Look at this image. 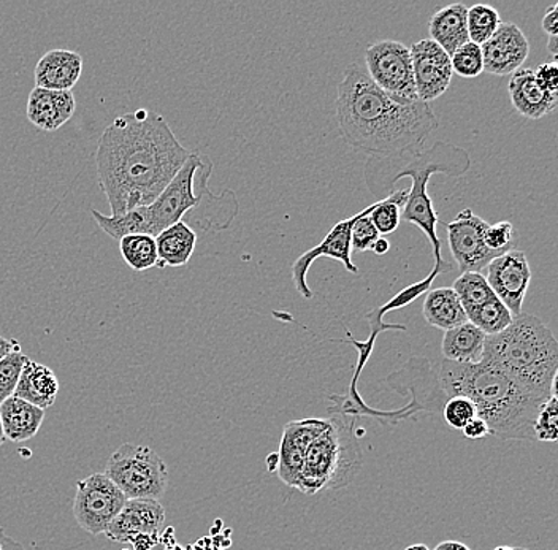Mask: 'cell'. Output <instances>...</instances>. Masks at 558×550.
<instances>
[{
	"instance_id": "34",
	"label": "cell",
	"mask_w": 558,
	"mask_h": 550,
	"mask_svg": "<svg viewBox=\"0 0 558 550\" xmlns=\"http://www.w3.org/2000/svg\"><path fill=\"white\" fill-rule=\"evenodd\" d=\"M452 72L462 78H476L484 72L483 51L480 45L466 41L451 56Z\"/></svg>"
},
{
	"instance_id": "14",
	"label": "cell",
	"mask_w": 558,
	"mask_h": 550,
	"mask_svg": "<svg viewBox=\"0 0 558 550\" xmlns=\"http://www.w3.org/2000/svg\"><path fill=\"white\" fill-rule=\"evenodd\" d=\"M410 51L417 99L424 103L434 102L451 86V56L430 38L416 41Z\"/></svg>"
},
{
	"instance_id": "45",
	"label": "cell",
	"mask_w": 558,
	"mask_h": 550,
	"mask_svg": "<svg viewBox=\"0 0 558 550\" xmlns=\"http://www.w3.org/2000/svg\"><path fill=\"white\" fill-rule=\"evenodd\" d=\"M389 240H387L386 236H379V239L376 240L375 243H373L372 249L369 250H373V253H375L376 256H384V254L389 253Z\"/></svg>"
},
{
	"instance_id": "52",
	"label": "cell",
	"mask_w": 558,
	"mask_h": 550,
	"mask_svg": "<svg viewBox=\"0 0 558 550\" xmlns=\"http://www.w3.org/2000/svg\"><path fill=\"white\" fill-rule=\"evenodd\" d=\"M494 550H521L512 548V546H500V548H495Z\"/></svg>"
},
{
	"instance_id": "21",
	"label": "cell",
	"mask_w": 558,
	"mask_h": 550,
	"mask_svg": "<svg viewBox=\"0 0 558 550\" xmlns=\"http://www.w3.org/2000/svg\"><path fill=\"white\" fill-rule=\"evenodd\" d=\"M508 90L512 107L526 120H541L558 106V94L544 93L536 85L533 69H519L512 73Z\"/></svg>"
},
{
	"instance_id": "33",
	"label": "cell",
	"mask_w": 558,
	"mask_h": 550,
	"mask_svg": "<svg viewBox=\"0 0 558 550\" xmlns=\"http://www.w3.org/2000/svg\"><path fill=\"white\" fill-rule=\"evenodd\" d=\"M500 13L497 9L486 3H477L471 7L466 13V27H469L470 41L483 47L484 44L497 33L500 24Z\"/></svg>"
},
{
	"instance_id": "48",
	"label": "cell",
	"mask_w": 558,
	"mask_h": 550,
	"mask_svg": "<svg viewBox=\"0 0 558 550\" xmlns=\"http://www.w3.org/2000/svg\"><path fill=\"white\" fill-rule=\"evenodd\" d=\"M558 37H549L547 40V51H549L550 56H553V61L557 62V51H558Z\"/></svg>"
},
{
	"instance_id": "39",
	"label": "cell",
	"mask_w": 558,
	"mask_h": 550,
	"mask_svg": "<svg viewBox=\"0 0 558 550\" xmlns=\"http://www.w3.org/2000/svg\"><path fill=\"white\" fill-rule=\"evenodd\" d=\"M484 243L488 249L508 253L515 245L514 225L509 221L497 222L494 225L488 224L484 231Z\"/></svg>"
},
{
	"instance_id": "53",
	"label": "cell",
	"mask_w": 558,
	"mask_h": 550,
	"mask_svg": "<svg viewBox=\"0 0 558 550\" xmlns=\"http://www.w3.org/2000/svg\"><path fill=\"white\" fill-rule=\"evenodd\" d=\"M122 550H131V549H122Z\"/></svg>"
},
{
	"instance_id": "24",
	"label": "cell",
	"mask_w": 558,
	"mask_h": 550,
	"mask_svg": "<svg viewBox=\"0 0 558 550\" xmlns=\"http://www.w3.org/2000/svg\"><path fill=\"white\" fill-rule=\"evenodd\" d=\"M45 411L13 395L0 403V423L5 440L24 443L33 440L44 424Z\"/></svg>"
},
{
	"instance_id": "30",
	"label": "cell",
	"mask_w": 558,
	"mask_h": 550,
	"mask_svg": "<svg viewBox=\"0 0 558 550\" xmlns=\"http://www.w3.org/2000/svg\"><path fill=\"white\" fill-rule=\"evenodd\" d=\"M466 319L474 327H477L484 335L494 337L504 332L506 327L511 326L514 316L511 315L504 303L494 297L484 305L466 311Z\"/></svg>"
},
{
	"instance_id": "26",
	"label": "cell",
	"mask_w": 558,
	"mask_h": 550,
	"mask_svg": "<svg viewBox=\"0 0 558 550\" xmlns=\"http://www.w3.org/2000/svg\"><path fill=\"white\" fill-rule=\"evenodd\" d=\"M155 239L160 268L186 266L197 246V232L183 221L170 225Z\"/></svg>"
},
{
	"instance_id": "32",
	"label": "cell",
	"mask_w": 558,
	"mask_h": 550,
	"mask_svg": "<svg viewBox=\"0 0 558 550\" xmlns=\"http://www.w3.org/2000/svg\"><path fill=\"white\" fill-rule=\"evenodd\" d=\"M452 289L460 303H462L465 313L484 305V303L495 297L486 277L483 273H473V271L460 274Z\"/></svg>"
},
{
	"instance_id": "9",
	"label": "cell",
	"mask_w": 558,
	"mask_h": 550,
	"mask_svg": "<svg viewBox=\"0 0 558 550\" xmlns=\"http://www.w3.org/2000/svg\"><path fill=\"white\" fill-rule=\"evenodd\" d=\"M125 501L128 498L113 480L107 478L105 473H96L76 482L72 511L80 527L97 536L107 531L111 522L121 513Z\"/></svg>"
},
{
	"instance_id": "13",
	"label": "cell",
	"mask_w": 558,
	"mask_h": 550,
	"mask_svg": "<svg viewBox=\"0 0 558 550\" xmlns=\"http://www.w3.org/2000/svg\"><path fill=\"white\" fill-rule=\"evenodd\" d=\"M492 292L514 318L522 315V305L532 283V268L523 250L511 249L492 260L487 268Z\"/></svg>"
},
{
	"instance_id": "28",
	"label": "cell",
	"mask_w": 558,
	"mask_h": 550,
	"mask_svg": "<svg viewBox=\"0 0 558 550\" xmlns=\"http://www.w3.org/2000/svg\"><path fill=\"white\" fill-rule=\"evenodd\" d=\"M94 221L99 224L107 235L111 239L118 240L129 235H138V233H146L151 235V224H149V216L146 207L135 208V210L128 211L124 215L107 216L97 211L96 208L90 210Z\"/></svg>"
},
{
	"instance_id": "15",
	"label": "cell",
	"mask_w": 558,
	"mask_h": 550,
	"mask_svg": "<svg viewBox=\"0 0 558 550\" xmlns=\"http://www.w3.org/2000/svg\"><path fill=\"white\" fill-rule=\"evenodd\" d=\"M357 218L359 213L338 222L319 245L303 253L292 264V280H294L296 292L306 301L313 298V292L308 285V271L314 260L320 259V257H329V259L343 264L349 273H359V268L351 259V229Z\"/></svg>"
},
{
	"instance_id": "10",
	"label": "cell",
	"mask_w": 558,
	"mask_h": 550,
	"mask_svg": "<svg viewBox=\"0 0 558 550\" xmlns=\"http://www.w3.org/2000/svg\"><path fill=\"white\" fill-rule=\"evenodd\" d=\"M365 64L378 88L403 99L418 100L410 48L397 40L376 41L365 51Z\"/></svg>"
},
{
	"instance_id": "44",
	"label": "cell",
	"mask_w": 558,
	"mask_h": 550,
	"mask_svg": "<svg viewBox=\"0 0 558 550\" xmlns=\"http://www.w3.org/2000/svg\"><path fill=\"white\" fill-rule=\"evenodd\" d=\"M21 351V344L16 340H9V338L0 337V362L7 357V355Z\"/></svg>"
},
{
	"instance_id": "16",
	"label": "cell",
	"mask_w": 558,
	"mask_h": 550,
	"mask_svg": "<svg viewBox=\"0 0 558 550\" xmlns=\"http://www.w3.org/2000/svg\"><path fill=\"white\" fill-rule=\"evenodd\" d=\"M329 419L292 420L282 428L281 445H279L278 478L289 487H296L300 469L305 461L310 444L327 430Z\"/></svg>"
},
{
	"instance_id": "47",
	"label": "cell",
	"mask_w": 558,
	"mask_h": 550,
	"mask_svg": "<svg viewBox=\"0 0 558 550\" xmlns=\"http://www.w3.org/2000/svg\"><path fill=\"white\" fill-rule=\"evenodd\" d=\"M265 465L270 473H277L279 466V454L278 452H271L267 459H265Z\"/></svg>"
},
{
	"instance_id": "54",
	"label": "cell",
	"mask_w": 558,
	"mask_h": 550,
	"mask_svg": "<svg viewBox=\"0 0 558 550\" xmlns=\"http://www.w3.org/2000/svg\"><path fill=\"white\" fill-rule=\"evenodd\" d=\"M521 550H529V549H521Z\"/></svg>"
},
{
	"instance_id": "2",
	"label": "cell",
	"mask_w": 558,
	"mask_h": 550,
	"mask_svg": "<svg viewBox=\"0 0 558 550\" xmlns=\"http://www.w3.org/2000/svg\"><path fill=\"white\" fill-rule=\"evenodd\" d=\"M337 121L347 145L378 158L417 151L438 129L430 103L386 93L359 64L348 65L338 85Z\"/></svg>"
},
{
	"instance_id": "41",
	"label": "cell",
	"mask_w": 558,
	"mask_h": 550,
	"mask_svg": "<svg viewBox=\"0 0 558 550\" xmlns=\"http://www.w3.org/2000/svg\"><path fill=\"white\" fill-rule=\"evenodd\" d=\"M463 435L470 440H483V438L488 437L490 435V428H488L486 420L481 419V417H474L471 419L465 427H463Z\"/></svg>"
},
{
	"instance_id": "36",
	"label": "cell",
	"mask_w": 558,
	"mask_h": 550,
	"mask_svg": "<svg viewBox=\"0 0 558 550\" xmlns=\"http://www.w3.org/2000/svg\"><path fill=\"white\" fill-rule=\"evenodd\" d=\"M558 402L556 395L549 396L546 402L541 405L538 416L533 426V435L535 441L543 443H557L558 440Z\"/></svg>"
},
{
	"instance_id": "51",
	"label": "cell",
	"mask_w": 558,
	"mask_h": 550,
	"mask_svg": "<svg viewBox=\"0 0 558 550\" xmlns=\"http://www.w3.org/2000/svg\"><path fill=\"white\" fill-rule=\"evenodd\" d=\"M5 435H3V428H2V423H0V445H2L3 443H5Z\"/></svg>"
},
{
	"instance_id": "50",
	"label": "cell",
	"mask_w": 558,
	"mask_h": 550,
	"mask_svg": "<svg viewBox=\"0 0 558 550\" xmlns=\"http://www.w3.org/2000/svg\"><path fill=\"white\" fill-rule=\"evenodd\" d=\"M186 550H207L205 546H202L201 542H197V545H192Z\"/></svg>"
},
{
	"instance_id": "29",
	"label": "cell",
	"mask_w": 558,
	"mask_h": 550,
	"mask_svg": "<svg viewBox=\"0 0 558 550\" xmlns=\"http://www.w3.org/2000/svg\"><path fill=\"white\" fill-rule=\"evenodd\" d=\"M120 253L122 259L134 271H146L159 267L156 239L146 233L129 235L120 240Z\"/></svg>"
},
{
	"instance_id": "40",
	"label": "cell",
	"mask_w": 558,
	"mask_h": 550,
	"mask_svg": "<svg viewBox=\"0 0 558 550\" xmlns=\"http://www.w3.org/2000/svg\"><path fill=\"white\" fill-rule=\"evenodd\" d=\"M533 73H535L536 85L544 93L558 94V64L556 61L544 62Z\"/></svg>"
},
{
	"instance_id": "43",
	"label": "cell",
	"mask_w": 558,
	"mask_h": 550,
	"mask_svg": "<svg viewBox=\"0 0 558 550\" xmlns=\"http://www.w3.org/2000/svg\"><path fill=\"white\" fill-rule=\"evenodd\" d=\"M160 536L156 535H140L132 538L131 545H134V550H151L155 546L159 545Z\"/></svg>"
},
{
	"instance_id": "49",
	"label": "cell",
	"mask_w": 558,
	"mask_h": 550,
	"mask_svg": "<svg viewBox=\"0 0 558 550\" xmlns=\"http://www.w3.org/2000/svg\"><path fill=\"white\" fill-rule=\"evenodd\" d=\"M404 550H430L427 548V546L425 545H413V546H410V548H407Z\"/></svg>"
},
{
	"instance_id": "3",
	"label": "cell",
	"mask_w": 558,
	"mask_h": 550,
	"mask_svg": "<svg viewBox=\"0 0 558 550\" xmlns=\"http://www.w3.org/2000/svg\"><path fill=\"white\" fill-rule=\"evenodd\" d=\"M471 167L470 152L451 142L438 140L430 149H417V151L404 152L400 156L378 158L368 156L365 162V184L372 196H389L393 186L403 178H411L413 186L408 194L407 204L403 207L401 219L417 225L427 235L434 249V270L439 274L452 270V264L446 262L439 242L438 215L434 208V201L428 196V181L435 173H441L449 178L465 175Z\"/></svg>"
},
{
	"instance_id": "37",
	"label": "cell",
	"mask_w": 558,
	"mask_h": 550,
	"mask_svg": "<svg viewBox=\"0 0 558 550\" xmlns=\"http://www.w3.org/2000/svg\"><path fill=\"white\" fill-rule=\"evenodd\" d=\"M442 419L452 427L453 430H463V427L470 423L471 419L477 417V410L474 403L466 396H451L446 400L442 406Z\"/></svg>"
},
{
	"instance_id": "38",
	"label": "cell",
	"mask_w": 558,
	"mask_h": 550,
	"mask_svg": "<svg viewBox=\"0 0 558 550\" xmlns=\"http://www.w3.org/2000/svg\"><path fill=\"white\" fill-rule=\"evenodd\" d=\"M373 205L366 207L364 211L359 213V218L355 219L354 225L351 229V248L357 250V253H365V250L372 249L373 243L379 239V233L373 225L369 213H372Z\"/></svg>"
},
{
	"instance_id": "27",
	"label": "cell",
	"mask_w": 558,
	"mask_h": 550,
	"mask_svg": "<svg viewBox=\"0 0 558 550\" xmlns=\"http://www.w3.org/2000/svg\"><path fill=\"white\" fill-rule=\"evenodd\" d=\"M422 313L432 327L445 330V332L469 322L465 309L452 288H438L428 291Z\"/></svg>"
},
{
	"instance_id": "22",
	"label": "cell",
	"mask_w": 558,
	"mask_h": 550,
	"mask_svg": "<svg viewBox=\"0 0 558 550\" xmlns=\"http://www.w3.org/2000/svg\"><path fill=\"white\" fill-rule=\"evenodd\" d=\"M59 389L61 386L54 371L29 357L17 381L15 396L45 411L54 405Z\"/></svg>"
},
{
	"instance_id": "46",
	"label": "cell",
	"mask_w": 558,
	"mask_h": 550,
	"mask_svg": "<svg viewBox=\"0 0 558 550\" xmlns=\"http://www.w3.org/2000/svg\"><path fill=\"white\" fill-rule=\"evenodd\" d=\"M435 550H471L469 546L463 545L459 541H442L436 546Z\"/></svg>"
},
{
	"instance_id": "35",
	"label": "cell",
	"mask_w": 558,
	"mask_h": 550,
	"mask_svg": "<svg viewBox=\"0 0 558 550\" xmlns=\"http://www.w3.org/2000/svg\"><path fill=\"white\" fill-rule=\"evenodd\" d=\"M27 360L29 357L23 351H16L0 362V403L15 395L17 381Z\"/></svg>"
},
{
	"instance_id": "6",
	"label": "cell",
	"mask_w": 558,
	"mask_h": 550,
	"mask_svg": "<svg viewBox=\"0 0 558 550\" xmlns=\"http://www.w3.org/2000/svg\"><path fill=\"white\" fill-rule=\"evenodd\" d=\"M310 444L295 489L314 496L324 489L348 486L362 465V449L352 431L354 417L338 416Z\"/></svg>"
},
{
	"instance_id": "11",
	"label": "cell",
	"mask_w": 558,
	"mask_h": 550,
	"mask_svg": "<svg viewBox=\"0 0 558 550\" xmlns=\"http://www.w3.org/2000/svg\"><path fill=\"white\" fill-rule=\"evenodd\" d=\"M487 222L471 208L456 216L448 224L449 249L460 273H483L492 260L505 253L488 249L484 243Z\"/></svg>"
},
{
	"instance_id": "42",
	"label": "cell",
	"mask_w": 558,
	"mask_h": 550,
	"mask_svg": "<svg viewBox=\"0 0 558 550\" xmlns=\"http://www.w3.org/2000/svg\"><path fill=\"white\" fill-rule=\"evenodd\" d=\"M557 16H558V3H554V5L550 7L549 10H547L546 15H544L543 23H541V26H543L544 33H546L547 36H549V37H558Z\"/></svg>"
},
{
	"instance_id": "23",
	"label": "cell",
	"mask_w": 558,
	"mask_h": 550,
	"mask_svg": "<svg viewBox=\"0 0 558 550\" xmlns=\"http://www.w3.org/2000/svg\"><path fill=\"white\" fill-rule=\"evenodd\" d=\"M466 13H469V7L463 3H452V5L436 10L434 16L428 21L430 40L435 41L449 56L470 41Z\"/></svg>"
},
{
	"instance_id": "1",
	"label": "cell",
	"mask_w": 558,
	"mask_h": 550,
	"mask_svg": "<svg viewBox=\"0 0 558 550\" xmlns=\"http://www.w3.org/2000/svg\"><path fill=\"white\" fill-rule=\"evenodd\" d=\"M190 156L162 114L140 108L114 118L96 151L97 180L111 216L149 207Z\"/></svg>"
},
{
	"instance_id": "18",
	"label": "cell",
	"mask_w": 558,
	"mask_h": 550,
	"mask_svg": "<svg viewBox=\"0 0 558 550\" xmlns=\"http://www.w3.org/2000/svg\"><path fill=\"white\" fill-rule=\"evenodd\" d=\"M163 522H166V510L160 501L128 500L105 535L113 542H129L140 535L160 536Z\"/></svg>"
},
{
	"instance_id": "19",
	"label": "cell",
	"mask_w": 558,
	"mask_h": 550,
	"mask_svg": "<svg viewBox=\"0 0 558 550\" xmlns=\"http://www.w3.org/2000/svg\"><path fill=\"white\" fill-rule=\"evenodd\" d=\"M76 110L73 90L34 88L27 99V120L45 132H54L72 120Z\"/></svg>"
},
{
	"instance_id": "7",
	"label": "cell",
	"mask_w": 558,
	"mask_h": 550,
	"mask_svg": "<svg viewBox=\"0 0 558 550\" xmlns=\"http://www.w3.org/2000/svg\"><path fill=\"white\" fill-rule=\"evenodd\" d=\"M213 162L208 156L191 151L180 172L167 184L160 196L146 207L151 224V236L159 235L170 225L183 221L184 216L201 207L207 194Z\"/></svg>"
},
{
	"instance_id": "17",
	"label": "cell",
	"mask_w": 558,
	"mask_h": 550,
	"mask_svg": "<svg viewBox=\"0 0 558 550\" xmlns=\"http://www.w3.org/2000/svg\"><path fill=\"white\" fill-rule=\"evenodd\" d=\"M484 72L495 76H511L525 64L530 41L518 24L501 23L497 33L481 47Z\"/></svg>"
},
{
	"instance_id": "25",
	"label": "cell",
	"mask_w": 558,
	"mask_h": 550,
	"mask_svg": "<svg viewBox=\"0 0 558 550\" xmlns=\"http://www.w3.org/2000/svg\"><path fill=\"white\" fill-rule=\"evenodd\" d=\"M486 338L470 322L446 330L441 343L442 358L453 364H480L483 360Z\"/></svg>"
},
{
	"instance_id": "4",
	"label": "cell",
	"mask_w": 558,
	"mask_h": 550,
	"mask_svg": "<svg viewBox=\"0 0 558 550\" xmlns=\"http://www.w3.org/2000/svg\"><path fill=\"white\" fill-rule=\"evenodd\" d=\"M436 371L446 396L470 399L498 440L535 441L533 426L546 400L526 392L486 360L453 364L442 358Z\"/></svg>"
},
{
	"instance_id": "31",
	"label": "cell",
	"mask_w": 558,
	"mask_h": 550,
	"mask_svg": "<svg viewBox=\"0 0 558 550\" xmlns=\"http://www.w3.org/2000/svg\"><path fill=\"white\" fill-rule=\"evenodd\" d=\"M410 190L393 191L389 196L381 198L373 205L372 219L373 225L379 235H390L399 229L401 221V208L404 207L408 200Z\"/></svg>"
},
{
	"instance_id": "5",
	"label": "cell",
	"mask_w": 558,
	"mask_h": 550,
	"mask_svg": "<svg viewBox=\"0 0 558 550\" xmlns=\"http://www.w3.org/2000/svg\"><path fill=\"white\" fill-rule=\"evenodd\" d=\"M483 360L541 400L557 393V338L536 316L522 313L504 332L487 337Z\"/></svg>"
},
{
	"instance_id": "8",
	"label": "cell",
	"mask_w": 558,
	"mask_h": 550,
	"mask_svg": "<svg viewBox=\"0 0 558 550\" xmlns=\"http://www.w3.org/2000/svg\"><path fill=\"white\" fill-rule=\"evenodd\" d=\"M105 476L117 484L128 500H155L166 496L169 472L155 449L125 443L108 459Z\"/></svg>"
},
{
	"instance_id": "12",
	"label": "cell",
	"mask_w": 558,
	"mask_h": 550,
	"mask_svg": "<svg viewBox=\"0 0 558 550\" xmlns=\"http://www.w3.org/2000/svg\"><path fill=\"white\" fill-rule=\"evenodd\" d=\"M386 382L401 395L411 393L413 402L410 403V408L413 413L428 411L441 414L448 400L439 382L438 371L434 370L430 360L425 357L410 358L401 370L387 376Z\"/></svg>"
},
{
	"instance_id": "20",
	"label": "cell",
	"mask_w": 558,
	"mask_h": 550,
	"mask_svg": "<svg viewBox=\"0 0 558 550\" xmlns=\"http://www.w3.org/2000/svg\"><path fill=\"white\" fill-rule=\"evenodd\" d=\"M82 54L72 50H51L35 65V88L72 90L82 78Z\"/></svg>"
}]
</instances>
